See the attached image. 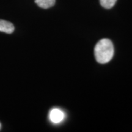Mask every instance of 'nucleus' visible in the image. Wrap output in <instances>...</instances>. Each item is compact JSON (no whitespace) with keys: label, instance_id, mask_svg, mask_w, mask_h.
I'll use <instances>...</instances> for the list:
<instances>
[{"label":"nucleus","instance_id":"4","mask_svg":"<svg viewBox=\"0 0 132 132\" xmlns=\"http://www.w3.org/2000/svg\"><path fill=\"white\" fill-rule=\"evenodd\" d=\"M56 0H35V3L39 7L43 9H48L55 4Z\"/></svg>","mask_w":132,"mask_h":132},{"label":"nucleus","instance_id":"3","mask_svg":"<svg viewBox=\"0 0 132 132\" xmlns=\"http://www.w3.org/2000/svg\"><path fill=\"white\" fill-rule=\"evenodd\" d=\"M14 24L9 21L0 20V32L11 34L14 31Z\"/></svg>","mask_w":132,"mask_h":132},{"label":"nucleus","instance_id":"5","mask_svg":"<svg viewBox=\"0 0 132 132\" xmlns=\"http://www.w3.org/2000/svg\"><path fill=\"white\" fill-rule=\"evenodd\" d=\"M117 0H100V4L105 9H111L114 6Z\"/></svg>","mask_w":132,"mask_h":132},{"label":"nucleus","instance_id":"2","mask_svg":"<svg viewBox=\"0 0 132 132\" xmlns=\"http://www.w3.org/2000/svg\"><path fill=\"white\" fill-rule=\"evenodd\" d=\"M50 119L53 123H59L61 122L65 118V114L62 111L57 108L53 109L50 112Z\"/></svg>","mask_w":132,"mask_h":132},{"label":"nucleus","instance_id":"6","mask_svg":"<svg viewBox=\"0 0 132 132\" xmlns=\"http://www.w3.org/2000/svg\"><path fill=\"white\" fill-rule=\"evenodd\" d=\"M0 129H1V123H0Z\"/></svg>","mask_w":132,"mask_h":132},{"label":"nucleus","instance_id":"1","mask_svg":"<svg viewBox=\"0 0 132 132\" xmlns=\"http://www.w3.org/2000/svg\"><path fill=\"white\" fill-rule=\"evenodd\" d=\"M94 54L98 63L106 64L110 62L114 55L113 43L108 39H103L98 41L95 47Z\"/></svg>","mask_w":132,"mask_h":132}]
</instances>
